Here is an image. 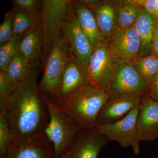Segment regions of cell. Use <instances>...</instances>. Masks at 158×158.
<instances>
[{"instance_id":"5bb4252c","label":"cell","mask_w":158,"mask_h":158,"mask_svg":"<svg viewBox=\"0 0 158 158\" xmlns=\"http://www.w3.org/2000/svg\"><path fill=\"white\" fill-rule=\"evenodd\" d=\"M109 141L95 128L82 129L69 150V158H97L101 150Z\"/></svg>"},{"instance_id":"2e32d148","label":"cell","mask_w":158,"mask_h":158,"mask_svg":"<svg viewBox=\"0 0 158 158\" xmlns=\"http://www.w3.org/2000/svg\"><path fill=\"white\" fill-rule=\"evenodd\" d=\"M118 1H101L91 10L104 38L107 40L117 28L116 12Z\"/></svg>"},{"instance_id":"4dcf8cb0","label":"cell","mask_w":158,"mask_h":158,"mask_svg":"<svg viewBox=\"0 0 158 158\" xmlns=\"http://www.w3.org/2000/svg\"><path fill=\"white\" fill-rule=\"evenodd\" d=\"M149 95L154 100L158 102V75L154 83L150 88Z\"/></svg>"},{"instance_id":"4316f807","label":"cell","mask_w":158,"mask_h":158,"mask_svg":"<svg viewBox=\"0 0 158 158\" xmlns=\"http://www.w3.org/2000/svg\"><path fill=\"white\" fill-rule=\"evenodd\" d=\"M19 85L11 80L7 72L0 70V102L11 96Z\"/></svg>"},{"instance_id":"7c38bea8","label":"cell","mask_w":158,"mask_h":158,"mask_svg":"<svg viewBox=\"0 0 158 158\" xmlns=\"http://www.w3.org/2000/svg\"><path fill=\"white\" fill-rule=\"evenodd\" d=\"M106 40L117 60L132 62L139 58L141 42L134 26L126 30L117 28Z\"/></svg>"},{"instance_id":"8992f818","label":"cell","mask_w":158,"mask_h":158,"mask_svg":"<svg viewBox=\"0 0 158 158\" xmlns=\"http://www.w3.org/2000/svg\"><path fill=\"white\" fill-rule=\"evenodd\" d=\"M138 107L131 111L124 118L112 123L97 125V131L109 141L118 142L122 147H131L135 154L140 152L141 140L137 127Z\"/></svg>"},{"instance_id":"7a4b0ae2","label":"cell","mask_w":158,"mask_h":158,"mask_svg":"<svg viewBox=\"0 0 158 158\" xmlns=\"http://www.w3.org/2000/svg\"><path fill=\"white\" fill-rule=\"evenodd\" d=\"M106 91L91 82L84 85L60 110L73 119L82 129L95 128L103 106L110 98Z\"/></svg>"},{"instance_id":"7402d4cb","label":"cell","mask_w":158,"mask_h":158,"mask_svg":"<svg viewBox=\"0 0 158 158\" xmlns=\"http://www.w3.org/2000/svg\"><path fill=\"white\" fill-rule=\"evenodd\" d=\"M32 68V63L22 53L19 48L6 72L13 82L20 85L28 76Z\"/></svg>"},{"instance_id":"52a82bcc","label":"cell","mask_w":158,"mask_h":158,"mask_svg":"<svg viewBox=\"0 0 158 158\" xmlns=\"http://www.w3.org/2000/svg\"><path fill=\"white\" fill-rule=\"evenodd\" d=\"M105 90L110 95L120 93L149 95L150 88L132 62L118 61Z\"/></svg>"},{"instance_id":"1f68e13d","label":"cell","mask_w":158,"mask_h":158,"mask_svg":"<svg viewBox=\"0 0 158 158\" xmlns=\"http://www.w3.org/2000/svg\"><path fill=\"white\" fill-rule=\"evenodd\" d=\"M84 6H86L90 10L95 8L99 4L101 1L99 0H81L79 1Z\"/></svg>"},{"instance_id":"f546056e","label":"cell","mask_w":158,"mask_h":158,"mask_svg":"<svg viewBox=\"0 0 158 158\" xmlns=\"http://www.w3.org/2000/svg\"><path fill=\"white\" fill-rule=\"evenodd\" d=\"M152 55L158 57V19H156L151 46Z\"/></svg>"},{"instance_id":"30bf717a","label":"cell","mask_w":158,"mask_h":158,"mask_svg":"<svg viewBox=\"0 0 158 158\" xmlns=\"http://www.w3.org/2000/svg\"><path fill=\"white\" fill-rule=\"evenodd\" d=\"M144 96L134 93L110 95L99 113L97 125L112 123L124 118L131 111L139 106Z\"/></svg>"},{"instance_id":"5b68a950","label":"cell","mask_w":158,"mask_h":158,"mask_svg":"<svg viewBox=\"0 0 158 158\" xmlns=\"http://www.w3.org/2000/svg\"><path fill=\"white\" fill-rule=\"evenodd\" d=\"M40 12L44 37V57L61 33L63 24L75 13L74 1L43 0Z\"/></svg>"},{"instance_id":"6da1fadb","label":"cell","mask_w":158,"mask_h":158,"mask_svg":"<svg viewBox=\"0 0 158 158\" xmlns=\"http://www.w3.org/2000/svg\"><path fill=\"white\" fill-rule=\"evenodd\" d=\"M38 60L32 62V70L8 98L0 102L6 112L15 139L27 141L46 138L49 113L40 96L37 81L40 69Z\"/></svg>"},{"instance_id":"d6a6232c","label":"cell","mask_w":158,"mask_h":158,"mask_svg":"<svg viewBox=\"0 0 158 158\" xmlns=\"http://www.w3.org/2000/svg\"><path fill=\"white\" fill-rule=\"evenodd\" d=\"M69 156H70V153H69V152L68 151V152H65V153L62 155V156L59 158H69Z\"/></svg>"},{"instance_id":"ac0fdd59","label":"cell","mask_w":158,"mask_h":158,"mask_svg":"<svg viewBox=\"0 0 158 158\" xmlns=\"http://www.w3.org/2000/svg\"><path fill=\"white\" fill-rule=\"evenodd\" d=\"M44 37L42 23L21 39L19 49L31 63L44 59Z\"/></svg>"},{"instance_id":"4fadbf2b","label":"cell","mask_w":158,"mask_h":158,"mask_svg":"<svg viewBox=\"0 0 158 158\" xmlns=\"http://www.w3.org/2000/svg\"><path fill=\"white\" fill-rule=\"evenodd\" d=\"M137 127L141 141L158 139V102L149 95L143 97L138 106Z\"/></svg>"},{"instance_id":"ffe728a7","label":"cell","mask_w":158,"mask_h":158,"mask_svg":"<svg viewBox=\"0 0 158 158\" xmlns=\"http://www.w3.org/2000/svg\"><path fill=\"white\" fill-rule=\"evenodd\" d=\"M13 10L14 37L21 39L41 22L40 10H27L17 7Z\"/></svg>"},{"instance_id":"603a6c76","label":"cell","mask_w":158,"mask_h":158,"mask_svg":"<svg viewBox=\"0 0 158 158\" xmlns=\"http://www.w3.org/2000/svg\"><path fill=\"white\" fill-rule=\"evenodd\" d=\"M132 62L150 88L158 75V57L151 55L138 58Z\"/></svg>"},{"instance_id":"cb8c5ba5","label":"cell","mask_w":158,"mask_h":158,"mask_svg":"<svg viewBox=\"0 0 158 158\" xmlns=\"http://www.w3.org/2000/svg\"><path fill=\"white\" fill-rule=\"evenodd\" d=\"M15 140L14 134L8 121L6 112H0V153L1 157L6 155Z\"/></svg>"},{"instance_id":"9c48e42d","label":"cell","mask_w":158,"mask_h":158,"mask_svg":"<svg viewBox=\"0 0 158 158\" xmlns=\"http://www.w3.org/2000/svg\"><path fill=\"white\" fill-rule=\"evenodd\" d=\"M61 34L69 52L85 70L94 50L81 28L75 13L63 24Z\"/></svg>"},{"instance_id":"83f0119b","label":"cell","mask_w":158,"mask_h":158,"mask_svg":"<svg viewBox=\"0 0 158 158\" xmlns=\"http://www.w3.org/2000/svg\"><path fill=\"white\" fill-rule=\"evenodd\" d=\"M134 5L143 8L158 19V0H130Z\"/></svg>"},{"instance_id":"9a60e30c","label":"cell","mask_w":158,"mask_h":158,"mask_svg":"<svg viewBox=\"0 0 158 158\" xmlns=\"http://www.w3.org/2000/svg\"><path fill=\"white\" fill-rule=\"evenodd\" d=\"M52 151H54L53 146L47 137L27 141L15 139L6 155L1 158H50Z\"/></svg>"},{"instance_id":"484cf974","label":"cell","mask_w":158,"mask_h":158,"mask_svg":"<svg viewBox=\"0 0 158 158\" xmlns=\"http://www.w3.org/2000/svg\"><path fill=\"white\" fill-rule=\"evenodd\" d=\"M13 38V10L11 9L6 12L0 25V46L9 42Z\"/></svg>"},{"instance_id":"d6986e66","label":"cell","mask_w":158,"mask_h":158,"mask_svg":"<svg viewBox=\"0 0 158 158\" xmlns=\"http://www.w3.org/2000/svg\"><path fill=\"white\" fill-rule=\"evenodd\" d=\"M156 19L143 8H140L135 27L141 42L139 58L152 55L151 46Z\"/></svg>"},{"instance_id":"44dd1931","label":"cell","mask_w":158,"mask_h":158,"mask_svg":"<svg viewBox=\"0 0 158 158\" xmlns=\"http://www.w3.org/2000/svg\"><path fill=\"white\" fill-rule=\"evenodd\" d=\"M140 8L128 1H118L116 12L117 28L121 30L131 28L135 25Z\"/></svg>"},{"instance_id":"277c9868","label":"cell","mask_w":158,"mask_h":158,"mask_svg":"<svg viewBox=\"0 0 158 158\" xmlns=\"http://www.w3.org/2000/svg\"><path fill=\"white\" fill-rule=\"evenodd\" d=\"M69 53L61 32L48 52L42 79L38 85L40 93L48 95L56 104Z\"/></svg>"},{"instance_id":"3957f363","label":"cell","mask_w":158,"mask_h":158,"mask_svg":"<svg viewBox=\"0 0 158 158\" xmlns=\"http://www.w3.org/2000/svg\"><path fill=\"white\" fill-rule=\"evenodd\" d=\"M40 94L49 113L45 135L53 144L55 156L58 157L69 150L82 129L73 119L61 111L48 95Z\"/></svg>"},{"instance_id":"e0dca14e","label":"cell","mask_w":158,"mask_h":158,"mask_svg":"<svg viewBox=\"0 0 158 158\" xmlns=\"http://www.w3.org/2000/svg\"><path fill=\"white\" fill-rule=\"evenodd\" d=\"M75 12L79 24L93 50L104 39L93 12L79 1H74Z\"/></svg>"},{"instance_id":"8fae6325","label":"cell","mask_w":158,"mask_h":158,"mask_svg":"<svg viewBox=\"0 0 158 158\" xmlns=\"http://www.w3.org/2000/svg\"><path fill=\"white\" fill-rule=\"evenodd\" d=\"M90 82L83 66L69 52L58 91L56 104L57 106L62 107L78 90Z\"/></svg>"},{"instance_id":"d4e9b609","label":"cell","mask_w":158,"mask_h":158,"mask_svg":"<svg viewBox=\"0 0 158 158\" xmlns=\"http://www.w3.org/2000/svg\"><path fill=\"white\" fill-rule=\"evenodd\" d=\"M21 39L14 37L9 42L0 46V70L7 71L18 50Z\"/></svg>"},{"instance_id":"ba28073f","label":"cell","mask_w":158,"mask_h":158,"mask_svg":"<svg viewBox=\"0 0 158 158\" xmlns=\"http://www.w3.org/2000/svg\"><path fill=\"white\" fill-rule=\"evenodd\" d=\"M118 61L113 56L107 40L104 39L94 50L85 69L89 81L105 89Z\"/></svg>"},{"instance_id":"f1b7e54d","label":"cell","mask_w":158,"mask_h":158,"mask_svg":"<svg viewBox=\"0 0 158 158\" xmlns=\"http://www.w3.org/2000/svg\"><path fill=\"white\" fill-rule=\"evenodd\" d=\"M14 7L27 10H40L43 1L40 0H12Z\"/></svg>"}]
</instances>
